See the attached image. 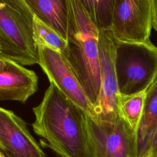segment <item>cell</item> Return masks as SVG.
<instances>
[{"label":"cell","mask_w":157,"mask_h":157,"mask_svg":"<svg viewBox=\"0 0 157 157\" xmlns=\"http://www.w3.org/2000/svg\"><path fill=\"white\" fill-rule=\"evenodd\" d=\"M32 124L41 144L58 157H92L84 124V113L68 99L52 83L40 103L33 108Z\"/></svg>","instance_id":"obj_1"},{"label":"cell","mask_w":157,"mask_h":157,"mask_svg":"<svg viewBox=\"0 0 157 157\" xmlns=\"http://www.w3.org/2000/svg\"><path fill=\"white\" fill-rule=\"evenodd\" d=\"M99 30L78 0H68L67 50L64 56L93 107L101 89Z\"/></svg>","instance_id":"obj_2"},{"label":"cell","mask_w":157,"mask_h":157,"mask_svg":"<svg viewBox=\"0 0 157 157\" xmlns=\"http://www.w3.org/2000/svg\"><path fill=\"white\" fill-rule=\"evenodd\" d=\"M34 18L25 0H0V56L22 66L39 64Z\"/></svg>","instance_id":"obj_3"},{"label":"cell","mask_w":157,"mask_h":157,"mask_svg":"<svg viewBox=\"0 0 157 157\" xmlns=\"http://www.w3.org/2000/svg\"><path fill=\"white\" fill-rule=\"evenodd\" d=\"M113 39L120 93L128 95L147 90L157 77V47L150 39L128 42Z\"/></svg>","instance_id":"obj_4"},{"label":"cell","mask_w":157,"mask_h":157,"mask_svg":"<svg viewBox=\"0 0 157 157\" xmlns=\"http://www.w3.org/2000/svg\"><path fill=\"white\" fill-rule=\"evenodd\" d=\"M92 157H137L138 136L119 115L115 122L95 121L83 115Z\"/></svg>","instance_id":"obj_5"},{"label":"cell","mask_w":157,"mask_h":157,"mask_svg":"<svg viewBox=\"0 0 157 157\" xmlns=\"http://www.w3.org/2000/svg\"><path fill=\"white\" fill-rule=\"evenodd\" d=\"M98 50L101 89L98 101L94 105V121L115 122L118 117L120 91L115 71V45L110 30L99 31Z\"/></svg>","instance_id":"obj_6"},{"label":"cell","mask_w":157,"mask_h":157,"mask_svg":"<svg viewBox=\"0 0 157 157\" xmlns=\"http://www.w3.org/2000/svg\"><path fill=\"white\" fill-rule=\"evenodd\" d=\"M152 28L151 0H115L110 31L116 40L145 42Z\"/></svg>","instance_id":"obj_7"},{"label":"cell","mask_w":157,"mask_h":157,"mask_svg":"<svg viewBox=\"0 0 157 157\" xmlns=\"http://www.w3.org/2000/svg\"><path fill=\"white\" fill-rule=\"evenodd\" d=\"M38 51L39 64L50 83H53L75 105L94 120V107L63 54L43 46H38Z\"/></svg>","instance_id":"obj_8"},{"label":"cell","mask_w":157,"mask_h":157,"mask_svg":"<svg viewBox=\"0 0 157 157\" xmlns=\"http://www.w3.org/2000/svg\"><path fill=\"white\" fill-rule=\"evenodd\" d=\"M0 141L7 157H47L25 121L0 107Z\"/></svg>","instance_id":"obj_9"},{"label":"cell","mask_w":157,"mask_h":157,"mask_svg":"<svg viewBox=\"0 0 157 157\" xmlns=\"http://www.w3.org/2000/svg\"><path fill=\"white\" fill-rule=\"evenodd\" d=\"M5 59V58H4ZM0 71V101L25 102L38 89L36 73L8 59Z\"/></svg>","instance_id":"obj_10"},{"label":"cell","mask_w":157,"mask_h":157,"mask_svg":"<svg viewBox=\"0 0 157 157\" xmlns=\"http://www.w3.org/2000/svg\"><path fill=\"white\" fill-rule=\"evenodd\" d=\"M34 17L66 40L68 0H25Z\"/></svg>","instance_id":"obj_11"},{"label":"cell","mask_w":157,"mask_h":157,"mask_svg":"<svg viewBox=\"0 0 157 157\" xmlns=\"http://www.w3.org/2000/svg\"><path fill=\"white\" fill-rule=\"evenodd\" d=\"M157 127V77L145 93L142 116L138 131L139 153L147 150Z\"/></svg>","instance_id":"obj_12"},{"label":"cell","mask_w":157,"mask_h":157,"mask_svg":"<svg viewBox=\"0 0 157 157\" xmlns=\"http://www.w3.org/2000/svg\"><path fill=\"white\" fill-rule=\"evenodd\" d=\"M146 90L135 94L124 95L120 93L118 113L138 136L144 105Z\"/></svg>","instance_id":"obj_13"},{"label":"cell","mask_w":157,"mask_h":157,"mask_svg":"<svg viewBox=\"0 0 157 157\" xmlns=\"http://www.w3.org/2000/svg\"><path fill=\"white\" fill-rule=\"evenodd\" d=\"M78 1L99 31L110 30L115 0Z\"/></svg>","instance_id":"obj_14"},{"label":"cell","mask_w":157,"mask_h":157,"mask_svg":"<svg viewBox=\"0 0 157 157\" xmlns=\"http://www.w3.org/2000/svg\"><path fill=\"white\" fill-rule=\"evenodd\" d=\"M33 34L34 40L37 47H47L65 55L67 50L66 40L35 17L33 21Z\"/></svg>","instance_id":"obj_15"},{"label":"cell","mask_w":157,"mask_h":157,"mask_svg":"<svg viewBox=\"0 0 157 157\" xmlns=\"http://www.w3.org/2000/svg\"><path fill=\"white\" fill-rule=\"evenodd\" d=\"M152 8V26L157 32V0H151Z\"/></svg>","instance_id":"obj_16"},{"label":"cell","mask_w":157,"mask_h":157,"mask_svg":"<svg viewBox=\"0 0 157 157\" xmlns=\"http://www.w3.org/2000/svg\"><path fill=\"white\" fill-rule=\"evenodd\" d=\"M153 153L157 155V127L153 136L149 148Z\"/></svg>","instance_id":"obj_17"},{"label":"cell","mask_w":157,"mask_h":157,"mask_svg":"<svg viewBox=\"0 0 157 157\" xmlns=\"http://www.w3.org/2000/svg\"><path fill=\"white\" fill-rule=\"evenodd\" d=\"M137 157H157V155L153 153L150 149H148L144 152L139 153Z\"/></svg>","instance_id":"obj_18"},{"label":"cell","mask_w":157,"mask_h":157,"mask_svg":"<svg viewBox=\"0 0 157 157\" xmlns=\"http://www.w3.org/2000/svg\"><path fill=\"white\" fill-rule=\"evenodd\" d=\"M5 64H6L5 59L0 56V71L3 69V67L5 66Z\"/></svg>","instance_id":"obj_19"},{"label":"cell","mask_w":157,"mask_h":157,"mask_svg":"<svg viewBox=\"0 0 157 157\" xmlns=\"http://www.w3.org/2000/svg\"><path fill=\"white\" fill-rule=\"evenodd\" d=\"M0 150H2L3 151H4V146L3 145L1 144V141H0Z\"/></svg>","instance_id":"obj_20"},{"label":"cell","mask_w":157,"mask_h":157,"mask_svg":"<svg viewBox=\"0 0 157 157\" xmlns=\"http://www.w3.org/2000/svg\"><path fill=\"white\" fill-rule=\"evenodd\" d=\"M0 157H6V156H5V155L2 152L0 151Z\"/></svg>","instance_id":"obj_21"},{"label":"cell","mask_w":157,"mask_h":157,"mask_svg":"<svg viewBox=\"0 0 157 157\" xmlns=\"http://www.w3.org/2000/svg\"><path fill=\"white\" fill-rule=\"evenodd\" d=\"M1 44H0V52H1Z\"/></svg>","instance_id":"obj_22"}]
</instances>
